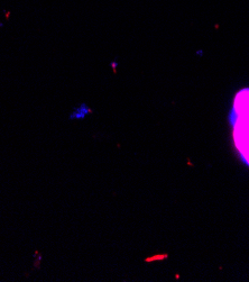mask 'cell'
Returning a JSON list of instances; mask_svg holds the SVG:
<instances>
[{
    "instance_id": "cell-1",
    "label": "cell",
    "mask_w": 249,
    "mask_h": 282,
    "mask_svg": "<svg viewBox=\"0 0 249 282\" xmlns=\"http://www.w3.org/2000/svg\"><path fill=\"white\" fill-rule=\"evenodd\" d=\"M91 112V109L86 106L85 104H81L75 109V110L73 111V114L71 115V117L72 118H76V119H80V118H84L88 114H90Z\"/></svg>"
},
{
    "instance_id": "cell-2",
    "label": "cell",
    "mask_w": 249,
    "mask_h": 282,
    "mask_svg": "<svg viewBox=\"0 0 249 282\" xmlns=\"http://www.w3.org/2000/svg\"><path fill=\"white\" fill-rule=\"evenodd\" d=\"M196 55H198V56H202V55H203V51H202V49L196 51Z\"/></svg>"
}]
</instances>
